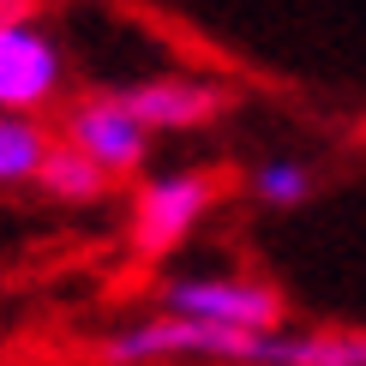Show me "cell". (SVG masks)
Wrapping results in <instances>:
<instances>
[{
  "instance_id": "3957f363",
  "label": "cell",
  "mask_w": 366,
  "mask_h": 366,
  "mask_svg": "<svg viewBox=\"0 0 366 366\" xmlns=\"http://www.w3.org/2000/svg\"><path fill=\"white\" fill-rule=\"evenodd\" d=\"M60 139L72 150H84L90 162H102L109 174H132L150 157V127L127 109L120 90H90V97H79L66 109V120H60Z\"/></svg>"
},
{
  "instance_id": "ba28073f",
  "label": "cell",
  "mask_w": 366,
  "mask_h": 366,
  "mask_svg": "<svg viewBox=\"0 0 366 366\" xmlns=\"http://www.w3.org/2000/svg\"><path fill=\"white\" fill-rule=\"evenodd\" d=\"M252 198H258V204H270V210L307 204V198H312V169L300 157H264L252 169Z\"/></svg>"
},
{
  "instance_id": "277c9868",
  "label": "cell",
  "mask_w": 366,
  "mask_h": 366,
  "mask_svg": "<svg viewBox=\"0 0 366 366\" xmlns=\"http://www.w3.org/2000/svg\"><path fill=\"white\" fill-rule=\"evenodd\" d=\"M210 204H217V180L210 174H157V180H144L139 198H132V247L144 258L174 252L210 217Z\"/></svg>"
},
{
  "instance_id": "8992f818",
  "label": "cell",
  "mask_w": 366,
  "mask_h": 366,
  "mask_svg": "<svg viewBox=\"0 0 366 366\" xmlns=\"http://www.w3.org/2000/svg\"><path fill=\"white\" fill-rule=\"evenodd\" d=\"M109 169L102 162H90L84 150H72L66 139H54V150L42 157V174H36V187L49 192V198H60V204H97L102 192H109Z\"/></svg>"
},
{
  "instance_id": "6da1fadb",
  "label": "cell",
  "mask_w": 366,
  "mask_h": 366,
  "mask_svg": "<svg viewBox=\"0 0 366 366\" xmlns=\"http://www.w3.org/2000/svg\"><path fill=\"white\" fill-rule=\"evenodd\" d=\"M162 312L198 318V325H222V330H277L282 325V295L264 277L217 270V277H174L162 288Z\"/></svg>"
},
{
  "instance_id": "5b68a950",
  "label": "cell",
  "mask_w": 366,
  "mask_h": 366,
  "mask_svg": "<svg viewBox=\"0 0 366 366\" xmlns=\"http://www.w3.org/2000/svg\"><path fill=\"white\" fill-rule=\"evenodd\" d=\"M120 97L150 132H192V127H210L228 109V90L210 79H150V84L120 90Z\"/></svg>"
},
{
  "instance_id": "7a4b0ae2",
  "label": "cell",
  "mask_w": 366,
  "mask_h": 366,
  "mask_svg": "<svg viewBox=\"0 0 366 366\" xmlns=\"http://www.w3.org/2000/svg\"><path fill=\"white\" fill-rule=\"evenodd\" d=\"M66 90V54L30 12L0 19V114H42Z\"/></svg>"
},
{
  "instance_id": "52a82bcc",
  "label": "cell",
  "mask_w": 366,
  "mask_h": 366,
  "mask_svg": "<svg viewBox=\"0 0 366 366\" xmlns=\"http://www.w3.org/2000/svg\"><path fill=\"white\" fill-rule=\"evenodd\" d=\"M49 150H54V132L36 114H0V187H30Z\"/></svg>"
},
{
  "instance_id": "9c48e42d",
  "label": "cell",
  "mask_w": 366,
  "mask_h": 366,
  "mask_svg": "<svg viewBox=\"0 0 366 366\" xmlns=\"http://www.w3.org/2000/svg\"><path fill=\"white\" fill-rule=\"evenodd\" d=\"M12 12H30V0H0V19H12Z\"/></svg>"
}]
</instances>
